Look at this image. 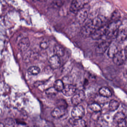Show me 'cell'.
Instances as JSON below:
<instances>
[{
  "instance_id": "obj_1",
  "label": "cell",
  "mask_w": 127,
  "mask_h": 127,
  "mask_svg": "<svg viewBox=\"0 0 127 127\" xmlns=\"http://www.w3.org/2000/svg\"><path fill=\"white\" fill-rule=\"evenodd\" d=\"M102 26V21L100 17H97L88 21L83 27L80 32V35L84 38L91 36L97 29Z\"/></svg>"
},
{
  "instance_id": "obj_10",
  "label": "cell",
  "mask_w": 127,
  "mask_h": 127,
  "mask_svg": "<svg viewBox=\"0 0 127 127\" xmlns=\"http://www.w3.org/2000/svg\"><path fill=\"white\" fill-rule=\"evenodd\" d=\"M49 64L52 69H56L60 67L61 65L60 58L57 56H52L49 59Z\"/></svg>"
},
{
  "instance_id": "obj_17",
  "label": "cell",
  "mask_w": 127,
  "mask_h": 127,
  "mask_svg": "<svg viewBox=\"0 0 127 127\" xmlns=\"http://www.w3.org/2000/svg\"><path fill=\"white\" fill-rule=\"evenodd\" d=\"M118 47L115 44H111L110 46L108 47L107 55L108 57L111 58H113L114 56L119 51Z\"/></svg>"
},
{
  "instance_id": "obj_23",
  "label": "cell",
  "mask_w": 127,
  "mask_h": 127,
  "mask_svg": "<svg viewBox=\"0 0 127 127\" xmlns=\"http://www.w3.org/2000/svg\"><path fill=\"white\" fill-rule=\"evenodd\" d=\"M4 125L5 127H14L15 121L12 118H8L5 120Z\"/></svg>"
},
{
  "instance_id": "obj_13",
  "label": "cell",
  "mask_w": 127,
  "mask_h": 127,
  "mask_svg": "<svg viewBox=\"0 0 127 127\" xmlns=\"http://www.w3.org/2000/svg\"><path fill=\"white\" fill-rule=\"evenodd\" d=\"M30 45V41L29 38L27 37L23 38L18 43V47L21 51L24 52L28 49Z\"/></svg>"
},
{
  "instance_id": "obj_32",
  "label": "cell",
  "mask_w": 127,
  "mask_h": 127,
  "mask_svg": "<svg viewBox=\"0 0 127 127\" xmlns=\"http://www.w3.org/2000/svg\"><path fill=\"white\" fill-rule=\"evenodd\" d=\"M34 127H38V126H34Z\"/></svg>"
},
{
  "instance_id": "obj_25",
  "label": "cell",
  "mask_w": 127,
  "mask_h": 127,
  "mask_svg": "<svg viewBox=\"0 0 127 127\" xmlns=\"http://www.w3.org/2000/svg\"><path fill=\"white\" fill-rule=\"evenodd\" d=\"M57 107L66 110L68 106L67 103L65 100L59 99L57 102Z\"/></svg>"
},
{
  "instance_id": "obj_26",
  "label": "cell",
  "mask_w": 127,
  "mask_h": 127,
  "mask_svg": "<svg viewBox=\"0 0 127 127\" xmlns=\"http://www.w3.org/2000/svg\"><path fill=\"white\" fill-rule=\"evenodd\" d=\"M121 15L119 11L116 10L113 12L111 16V19L112 22H116V21H120Z\"/></svg>"
},
{
  "instance_id": "obj_15",
  "label": "cell",
  "mask_w": 127,
  "mask_h": 127,
  "mask_svg": "<svg viewBox=\"0 0 127 127\" xmlns=\"http://www.w3.org/2000/svg\"><path fill=\"white\" fill-rule=\"evenodd\" d=\"M70 123L73 127H85V122L82 119H75L73 118H70L69 120Z\"/></svg>"
},
{
  "instance_id": "obj_12",
  "label": "cell",
  "mask_w": 127,
  "mask_h": 127,
  "mask_svg": "<svg viewBox=\"0 0 127 127\" xmlns=\"http://www.w3.org/2000/svg\"><path fill=\"white\" fill-rule=\"evenodd\" d=\"M127 37V29L126 27L123 28L120 27L119 32L116 39L118 42H122L126 40Z\"/></svg>"
},
{
  "instance_id": "obj_7",
  "label": "cell",
  "mask_w": 127,
  "mask_h": 127,
  "mask_svg": "<svg viewBox=\"0 0 127 127\" xmlns=\"http://www.w3.org/2000/svg\"><path fill=\"white\" fill-rule=\"evenodd\" d=\"M108 24H104L95 30L91 37L94 40H99L105 35Z\"/></svg>"
},
{
  "instance_id": "obj_20",
  "label": "cell",
  "mask_w": 127,
  "mask_h": 127,
  "mask_svg": "<svg viewBox=\"0 0 127 127\" xmlns=\"http://www.w3.org/2000/svg\"><path fill=\"white\" fill-rule=\"evenodd\" d=\"M126 119L125 114L122 112H119L114 115L113 117L114 120L116 122L118 123Z\"/></svg>"
},
{
  "instance_id": "obj_30",
  "label": "cell",
  "mask_w": 127,
  "mask_h": 127,
  "mask_svg": "<svg viewBox=\"0 0 127 127\" xmlns=\"http://www.w3.org/2000/svg\"><path fill=\"white\" fill-rule=\"evenodd\" d=\"M56 3L55 4L58 6H60L62 5L63 4V1H55Z\"/></svg>"
},
{
  "instance_id": "obj_8",
  "label": "cell",
  "mask_w": 127,
  "mask_h": 127,
  "mask_svg": "<svg viewBox=\"0 0 127 127\" xmlns=\"http://www.w3.org/2000/svg\"><path fill=\"white\" fill-rule=\"evenodd\" d=\"M85 113L84 108L81 105H76L73 108L71 112L72 117L75 119H82Z\"/></svg>"
},
{
  "instance_id": "obj_4",
  "label": "cell",
  "mask_w": 127,
  "mask_h": 127,
  "mask_svg": "<svg viewBox=\"0 0 127 127\" xmlns=\"http://www.w3.org/2000/svg\"><path fill=\"white\" fill-rule=\"evenodd\" d=\"M127 48L120 50L113 57V62L116 65L120 66L124 64L127 58Z\"/></svg>"
},
{
  "instance_id": "obj_14",
  "label": "cell",
  "mask_w": 127,
  "mask_h": 127,
  "mask_svg": "<svg viewBox=\"0 0 127 127\" xmlns=\"http://www.w3.org/2000/svg\"><path fill=\"white\" fill-rule=\"evenodd\" d=\"M66 110L57 107L52 111L51 115L54 118L59 119L64 116Z\"/></svg>"
},
{
  "instance_id": "obj_21",
  "label": "cell",
  "mask_w": 127,
  "mask_h": 127,
  "mask_svg": "<svg viewBox=\"0 0 127 127\" xmlns=\"http://www.w3.org/2000/svg\"><path fill=\"white\" fill-rule=\"evenodd\" d=\"M40 72V69L36 66H32L29 67L27 72L29 75H36L39 74Z\"/></svg>"
},
{
  "instance_id": "obj_24",
  "label": "cell",
  "mask_w": 127,
  "mask_h": 127,
  "mask_svg": "<svg viewBox=\"0 0 127 127\" xmlns=\"http://www.w3.org/2000/svg\"><path fill=\"white\" fill-rule=\"evenodd\" d=\"M58 91L54 87H51L48 88L46 90V94L50 97H54L58 93Z\"/></svg>"
},
{
  "instance_id": "obj_22",
  "label": "cell",
  "mask_w": 127,
  "mask_h": 127,
  "mask_svg": "<svg viewBox=\"0 0 127 127\" xmlns=\"http://www.w3.org/2000/svg\"><path fill=\"white\" fill-rule=\"evenodd\" d=\"M119 105V103L117 101L114 99H112L109 102V109L111 111H115L118 109Z\"/></svg>"
},
{
  "instance_id": "obj_2",
  "label": "cell",
  "mask_w": 127,
  "mask_h": 127,
  "mask_svg": "<svg viewBox=\"0 0 127 127\" xmlns=\"http://www.w3.org/2000/svg\"><path fill=\"white\" fill-rule=\"evenodd\" d=\"M121 24L122 22L120 20L116 22H111L108 24L105 35L107 39L111 40V39L116 38Z\"/></svg>"
},
{
  "instance_id": "obj_18",
  "label": "cell",
  "mask_w": 127,
  "mask_h": 127,
  "mask_svg": "<svg viewBox=\"0 0 127 127\" xmlns=\"http://www.w3.org/2000/svg\"><path fill=\"white\" fill-rule=\"evenodd\" d=\"M99 94L103 97L109 98L112 96V93L110 90L106 87H102L99 90Z\"/></svg>"
},
{
  "instance_id": "obj_6",
  "label": "cell",
  "mask_w": 127,
  "mask_h": 127,
  "mask_svg": "<svg viewBox=\"0 0 127 127\" xmlns=\"http://www.w3.org/2000/svg\"><path fill=\"white\" fill-rule=\"evenodd\" d=\"M85 98V94L82 90H79L75 92L71 98V102L73 105H78L79 104L84 100Z\"/></svg>"
},
{
  "instance_id": "obj_16",
  "label": "cell",
  "mask_w": 127,
  "mask_h": 127,
  "mask_svg": "<svg viewBox=\"0 0 127 127\" xmlns=\"http://www.w3.org/2000/svg\"><path fill=\"white\" fill-rule=\"evenodd\" d=\"M54 55L59 57H62L64 55V48L61 45L56 44L53 48Z\"/></svg>"
},
{
  "instance_id": "obj_29",
  "label": "cell",
  "mask_w": 127,
  "mask_h": 127,
  "mask_svg": "<svg viewBox=\"0 0 127 127\" xmlns=\"http://www.w3.org/2000/svg\"><path fill=\"white\" fill-rule=\"evenodd\" d=\"M118 125L119 127H127L126 120H124L118 123Z\"/></svg>"
},
{
  "instance_id": "obj_3",
  "label": "cell",
  "mask_w": 127,
  "mask_h": 127,
  "mask_svg": "<svg viewBox=\"0 0 127 127\" xmlns=\"http://www.w3.org/2000/svg\"><path fill=\"white\" fill-rule=\"evenodd\" d=\"M88 4L85 6L76 14V20L80 24L84 23L88 17L90 8V6L87 5Z\"/></svg>"
},
{
  "instance_id": "obj_28",
  "label": "cell",
  "mask_w": 127,
  "mask_h": 127,
  "mask_svg": "<svg viewBox=\"0 0 127 127\" xmlns=\"http://www.w3.org/2000/svg\"><path fill=\"white\" fill-rule=\"evenodd\" d=\"M49 45V42L47 40H44L41 42L40 44V46L41 49H47Z\"/></svg>"
},
{
  "instance_id": "obj_9",
  "label": "cell",
  "mask_w": 127,
  "mask_h": 127,
  "mask_svg": "<svg viewBox=\"0 0 127 127\" xmlns=\"http://www.w3.org/2000/svg\"><path fill=\"white\" fill-rule=\"evenodd\" d=\"M111 43V40L107 39L104 40L99 43L95 49L96 53L102 54L104 53L105 51L108 49Z\"/></svg>"
},
{
  "instance_id": "obj_27",
  "label": "cell",
  "mask_w": 127,
  "mask_h": 127,
  "mask_svg": "<svg viewBox=\"0 0 127 127\" xmlns=\"http://www.w3.org/2000/svg\"><path fill=\"white\" fill-rule=\"evenodd\" d=\"M90 108L91 110L94 112H100L101 110V106L97 103H93L91 104L90 106Z\"/></svg>"
},
{
  "instance_id": "obj_19",
  "label": "cell",
  "mask_w": 127,
  "mask_h": 127,
  "mask_svg": "<svg viewBox=\"0 0 127 127\" xmlns=\"http://www.w3.org/2000/svg\"><path fill=\"white\" fill-rule=\"evenodd\" d=\"M64 85L63 82L62 80L58 79L55 81L53 87L58 92H61L64 89Z\"/></svg>"
},
{
  "instance_id": "obj_5",
  "label": "cell",
  "mask_w": 127,
  "mask_h": 127,
  "mask_svg": "<svg viewBox=\"0 0 127 127\" xmlns=\"http://www.w3.org/2000/svg\"><path fill=\"white\" fill-rule=\"evenodd\" d=\"M89 1L85 0H75L72 1L70 6L71 12L76 14L85 6L88 4Z\"/></svg>"
},
{
  "instance_id": "obj_11",
  "label": "cell",
  "mask_w": 127,
  "mask_h": 127,
  "mask_svg": "<svg viewBox=\"0 0 127 127\" xmlns=\"http://www.w3.org/2000/svg\"><path fill=\"white\" fill-rule=\"evenodd\" d=\"M76 91V87L72 84L64 85V88L62 92L63 94L67 96H69L73 95Z\"/></svg>"
},
{
  "instance_id": "obj_31",
  "label": "cell",
  "mask_w": 127,
  "mask_h": 127,
  "mask_svg": "<svg viewBox=\"0 0 127 127\" xmlns=\"http://www.w3.org/2000/svg\"><path fill=\"white\" fill-rule=\"evenodd\" d=\"M0 127H5L4 124L2 123H0Z\"/></svg>"
}]
</instances>
